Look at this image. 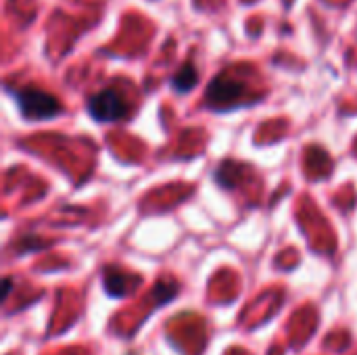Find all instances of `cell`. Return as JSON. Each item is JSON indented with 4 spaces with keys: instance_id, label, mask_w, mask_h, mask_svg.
<instances>
[{
    "instance_id": "cell-3",
    "label": "cell",
    "mask_w": 357,
    "mask_h": 355,
    "mask_svg": "<svg viewBox=\"0 0 357 355\" xmlns=\"http://www.w3.org/2000/svg\"><path fill=\"white\" fill-rule=\"evenodd\" d=\"M245 86L241 82H236L234 77H230V73H220L215 75L205 92V105L213 111H230L234 109V105L238 103V98L243 96Z\"/></svg>"
},
{
    "instance_id": "cell-4",
    "label": "cell",
    "mask_w": 357,
    "mask_h": 355,
    "mask_svg": "<svg viewBox=\"0 0 357 355\" xmlns=\"http://www.w3.org/2000/svg\"><path fill=\"white\" fill-rule=\"evenodd\" d=\"M169 84H172V90L178 92V94H188V92H192L195 86L199 84V73H197L195 65H192L190 61L184 63V65L172 75Z\"/></svg>"
},
{
    "instance_id": "cell-2",
    "label": "cell",
    "mask_w": 357,
    "mask_h": 355,
    "mask_svg": "<svg viewBox=\"0 0 357 355\" xmlns=\"http://www.w3.org/2000/svg\"><path fill=\"white\" fill-rule=\"evenodd\" d=\"M86 111L98 123H115L126 119L130 113L126 98L115 88H105L90 94L86 100Z\"/></svg>"
},
{
    "instance_id": "cell-5",
    "label": "cell",
    "mask_w": 357,
    "mask_h": 355,
    "mask_svg": "<svg viewBox=\"0 0 357 355\" xmlns=\"http://www.w3.org/2000/svg\"><path fill=\"white\" fill-rule=\"evenodd\" d=\"M102 285H105V291L111 295V297H123L126 295V287H123V278L117 274V276H111V272L107 270L105 272V280H102Z\"/></svg>"
},
{
    "instance_id": "cell-1",
    "label": "cell",
    "mask_w": 357,
    "mask_h": 355,
    "mask_svg": "<svg viewBox=\"0 0 357 355\" xmlns=\"http://www.w3.org/2000/svg\"><path fill=\"white\" fill-rule=\"evenodd\" d=\"M15 96V105L21 113V117L25 121H46V119H54L59 115H63L65 107L61 105V100L36 86H25L19 90H13Z\"/></svg>"
}]
</instances>
